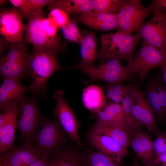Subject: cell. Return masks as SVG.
<instances>
[{
    "mask_svg": "<svg viewBox=\"0 0 166 166\" xmlns=\"http://www.w3.org/2000/svg\"><path fill=\"white\" fill-rule=\"evenodd\" d=\"M58 52L53 49H34L29 54L27 64L32 81L28 87V91L35 93L45 91L51 76L62 69L57 60Z\"/></svg>",
    "mask_w": 166,
    "mask_h": 166,
    "instance_id": "cell-1",
    "label": "cell"
},
{
    "mask_svg": "<svg viewBox=\"0 0 166 166\" xmlns=\"http://www.w3.org/2000/svg\"><path fill=\"white\" fill-rule=\"evenodd\" d=\"M136 34H125L117 30L101 34V48L97 58L102 63L112 59L125 60L129 62L134 54L136 45L141 38Z\"/></svg>",
    "mask_w": 166,
    "mask_h": 166,
    "instance_id": "cell-2",
    "label": "cell"
},
{
    "mask_svg": "<svg viewBox=\"0 0 166 166\" xmlns=\"http://www.w3.org/2000/svg\"><path fill=\"white\" fill-rule=\"evenodd\" d=\"M159 4V0H154L145 7L141 0H125L117 14V30L125 34L136 32L147 17L154 15Z\"/></svg>",
    "mask_w": 166,
    "mask_h": 166,
    "instance_id": "cell-3",
    "label": "cell"
},
{
    "mask_svg": "<svg viewBox=\"0 0 166 166\" xmlns=\"http://www.w3.org/2000/svg\"><path fill=\"white\" fill-rule=\"evenodd\" d=\"M71 68L80 70L88 77L89 81H101L107 84L121 83L130 80L133 75L127 67L121 64L120 60H108L97 65H86L77 62Z\"/></svg>",
    "mask_w": 166,
    "mask_h": 166,
    "instance_id": "cell-4",
    "label": "cell"
},
{
    "mask_svg": "<svg viewBox=\"0 0 166 166\" xmlns=\"http://www.w3.org/2000/svg\"><path fill=\"white\" fill-rule=\"evenodd\" d=\"M166 63V53L142 41L140 49L126 66L132 74L137 73L142 82L149 71Z\"/></svg>",
    "mask_w": 166,
    "mask_h": 166,
    "instance_id": "cell-5",
    "label": "cell"
},
{
    "mask_svg": "<svg viewBox=\"0 0 166 166\" xmlns=\"http://www.w3.org/2000/svg\"><path fill=\"white\" fill-rule=\"evenodd\" d=\"M153 16L135 32L142 41L166 53V11L160 2Z\"/></svg>",
    "mask_w": 166,
    "mask_h": 166,
    "instance_id": "cell-6",
    "label": "cell"
},
{
    "mask_svg": "<svg viewBox=\"0 0 166 166\" xmlns=\"http://www.w3.org/2000/svg\"><path fill=\"white\" fill-rule=\"evenodd\" d=\"M45 17L42 10L36 12L30 16L25 26V42L32 45L34 49L62 51L63 47L59 38H51L46 34L42 24Z\"/></svg>",
    "mask_w": 166,
    "mask_h": 166,
    "instance_id": "cell-7",
    "label": "cell"
},
{
    "mask_svg": "<svg viewBox=\"0 0 166 166\" xmlns=\"http://www.w3.org/2000/svg\"><path fill=\"white\" fill-rule=\"evenodd\" d=\"M127 87L132 98L131 113L133 119L140 124L145 126L150 132L157 136L161 132L156 124V115L144 94L135 85Z\"/></svg>",
    "mask_w": 166,
    "mask_h": 166,
    "instance_id": "cell-8",
    "label": "cell"
},
{
    "mask_svg": "<svg viewBox=\"0 0 166 166\" xmlns=\"http://www.w3.org/2000/svg\"><path fill=\"white\" fill-rule=\"evenodd\" d=\"M21 117L17 125L24 142H31L41 121V116L36 100L33 98L24 97L19 104Z\"/></svg>",
    "mask_w": 166,
    "mask_h": 166,
    "instance_id": "cell-9",
    "label": "cell"
},
{
    "mask_svg": "<svg viewBox=\"0 0 166 166\" xmlns=\"http://www.w3.org/2000/svg\"><path fill=\"white\" fill-rule=\"evenodd\" d=\"M56 101L53 112L66 133L79 146H82L78 132V124L75 115L64 97L63 91L57 90L53 95Z\"/></svg>",
    "mask_w": 166,
    "mask_h": 166,
    "instance_id": "cell-10",
    "label": "cell"
},
{
    "mask_svg": "<svg viewBox=\"0 0 166 166\" xmlns=\"http://www.w3.org/2000/svg\"><path fill=\"white\" fill-rule=\"evenodd\" d=\"M22 18L16 8L1 10L0 33L10 43L23 40L25 26Z\"/></svg>",
    "mask_w": 166,
    "mask_h": 166,
    "instance_id": "cell-11",
    "label": "cell"
},
{
    "mask_svg": "<svg viewBox=\"0 0 166 166\" xmlns=\"http://www.w3.org/2000/svg\"><path fill=\"white\" fill-rule=\"evenodd\" d=\"M34 136L36 144L35 146L42 154L49 156L60 144L62 133L57 122L46 121L44 122L41 130Z\"/></svg>",
    "mask_w": 166,
    "mask_h": 166,
    "instance_id": "cell-12",
    "label": "cell"
},
{
    "mask_svg": "<svg viewBox=\"0 0 166 166\" xmlns=\"http://www.w3.org/2000/svg\"><path fill=\"white\" fill-rule=\"evenodd\" d=\"M28 91V87L22 84L19 80L5 79L0 88V108L4 112L13 110L19 105Z\"/></svg>",
    "mask_w": 166,
    "mask_h": 166,
    "instance_id": "cell-13",
    "label": "cell"
},
{
    "mask_svg": "<svg viewBox=\"0 0 166 166\" xmlns=\"http://www.w3.org/2000/svg\"><path fill=\"white\" fill-rule=\"evenodd\" d=\"M89 137L91 144L99 152L111 157L120 164L122 165L123 159L129 155L127 149L108 136L90 134Z\"/></svg>",
    "mask_w": 166,
    "mask_h": 166,
    "instance_id": "cell-14",
    "label": "cell"
},
{
    "mask_svg": "<svg viewBox=\"0 0 166 166\" xmlns=\"http://www.w3.org/2000/svg\"><path fill=\"white\" fill-rule=\"evenodd\" d=\"M131 146L138 158L144 166H156V156L153 141L148 133L139 130L134 133Z\"/></svg>",
    "mask_w": 166,
    "mask_h": 166,
    "instance_id": "cell-15",
    "label": "cell"
},
{
    "mask_svg": "<svg viewBox=\"0 0 166 166\" xmlns=\"http://www.w3.org/2000/svg\"><path fill=\"white\" fill-rule=\"evenodd\" d=\"M31 142H24L21 146L13 148L2 154L14 166H30L42 154Z\"/></svg>",
    "mask_w": 166,
    "mask_h": 166,
    "instance_id": "cell-16",
    "label": "cell"
},
{
    "mask_svg": "<svg viewBox=\"0 0 166 166\" xmlns=\"http://www.w3.org/2000/svg\"><path fill=\"white\" fill-rule=\"evenodd\" d=\"M96 122L115 125L133 132L120 103L111 102L106 105L103 109L97 113Z\"/></svg>",
    "mask_w": 166,
    "mask_h": 166,
    "instance_id": "cell-17",
    "label": "cell"
},
{
    "mask_svg": "<svg viewBox=\"0 0 166 166\" xmlns=\"http://www.w3.org/2000/svg\"><path fill=\"white\" fill-rule=\"evenodd\" d=\"M90 134L108 136L126 149L130 143L131 133L123 128L115 125L96 122Z\"/></svg>",
    "mask_w": 166,
    "mask_h": 166,
    "instance_id": "cell-18",
    "label": "cell"
},
{
    "mask_svg": "<svg viewBox=\"0 0 166 166\" xmlns=\"http://www.w3.org/2000/svg\"><path fill=\"white\" fill-rule=\"evenodd\" d=\"M82 98L85 107L97 113L102 110L106 105L107 99L103 92L96 85H90L85 88Z\"/></svg>",
    "mask_w": 166,
    "mask_h": 166,
    "instance_id": "cell-19",
    "label": "cell"
},
{
    "mask_svg": "<svg viewBox=\"0 0 166 166\" xmlns=\"http://www.w3.org/2000/svg\"><path fill=\"white\" fill-rule=\"evenodd\" d=\"M48 6L49 10L58 8L69 15L88 12L93 8V0H51Z\"/></svg>",
    "mask_w": 166,
    "mask_h": 166,
    "instance_id": "cell-20",
    "label": "cell"
},
{
    "mask_svg": "<svg viewBox=\"0 0 166 166\" xmlns=\"http://www.w3.org/2000/svg\"><path fill=\"white\" fill-rule=\"evenodd\" d=\"M19 104L14 109L10 119L0 128V153L1 155L14 148Z\"/></svg>",
    "mask_w": 166,
    "mask_h": 166,
    "instance_id": "cell-21",
    "label": "cell"
},
{
    "mask_svg": "<svg viewBox=\"0 0 166 166\" xmlns=\"http://www.w3.org/2000/svg\"><path fill=\"white\" fill-rule=\"evenodd\" d=\"M0 74L2 79H12L20 80L30 75L26 62H12L0 58Z\"/></svg>",
    "mask_w": 166,
    "mask_h": 166,
    "instance_id": "cell-22",
    "label": "cell"
},
{
    "mask_svg": "<svg viewBox=\"0 0 166 166\" xmlns=\"http://www.w3.org/2000/svg\"><path fill=\"white\" fill-rule=\"evenodd\" d=\"M80 51L82 64L88 66L94 65L97 57V44L96 36L92 32L86 34L80 44Z\"/></svg>",
    "mask_w": 166,
    "mask_h": 166,
    "instance_id": "cell-23",
    "label": "cell"
},
{
    "mask_svg": "<svg viewBox=\"0 0 166 166\" xmlns=\"http://www.w3.org/2000/svg\"><path fill=\"white\" fill-rule=\"evenodd\" d=\"M29 54L23 39L16 42L10 43L7 53L0 58L12 62H26Z\"/></svg>",
    "mask_w": 166,
    "mask_h": 166,
    "instance_id": "cell-24",
    "label": "cell"
},
{
    "mask_svg": "<svg viewBox=\"0 0 166 166\" xmlns=\"http://www.w3.org/2000/svg\"><path fill=\"white\" fill-rule=\"evenodd\" d=\"M50 166H84L83 160L74 152L65 151L50 159Z\"/></svg>",
    "mask_w": 166,
    "mask_h": 166,
    "instance_id": "cell-25",
    "label": "cell"
},
{
    "mask_svg": "<svg viewBox=\"0 0 166 166\" xmlns=\"http://www.w3.org/2000/svg\"><path fill=\"white\" fill-rule=\"evenodd\" d=\"M125 0H93V11L109 14H117Z\"/></svg>",
    "mask_w": 166,
    "mask_h": 166,
    "instance_id": "cell-26",
    "label": "cell"
},
{
    "mask_svg": "<svg viewBox=\"0 0 166 166\" xmlns=\"http://www.w3.org/2000/svg\"><path fill=\"white\" fill-rule=\"evenodd\" d=\"M106 97L112 102L120 103L128 93V88L121 83L107 84L104 86Z\"/></svg>",
    "mask_w": 166,
    "mask_h": 166,
    "instance_id": "cell-27",
    "label": "cell"
},
{
    "mask_svg": "<svg viewBox=\"0 0 166 166\" xmlns=\"http://www.w3.org/2000/svg\"><path fill=\"white\" fill-rule=\"evenodd\" d=\"M51 0H26L23 6L17 8L22 18L28 20L34 13L42 10L43 8L48 5Z\"/></svg>",
    "mask_w": 166,
    "mask_h": 166,
    "instance_id": "cell-28",
    "label": "cell"
},
{
    "mask_svg": "<svg viewBox=\"0 0 166 166\" xmlns=\"http://www.w3.org/2000/svg\"><path fill=\"white\" fill-rule=\"evenodd\" d=\"M146 98L156 116L160 120L166 118V115L159 103L155 90L154 82L152 83L147 87L144 94Z\"/></svg>",
    "mask_w": 166,
    "mask_h": 166,
    "instance_id": "cell-29",
    "label": "cell"
},
{
    "mask_svg": "<svg viewBox=\"0 0 166 166\" xmlns=\"http://www.w3.org/2000/svg\"><path fill=\"white\" fill-rule=\"evenodd\" d=\"M83 161L84 166H122L111 157L100 152L91 153L86 161Z\"/></svg>",
    "mask_w": 166,
    "mask_h": 166,
    "instance_id": "cell-30",
    "label": "cell"
},
{
    "mask_svg": "<svg viewBox=\"0 0 166 166\" xmlns=\"http://www.w3.org/2000/svg\"><path fill=\"white\" fill-rule=\"evenodd\" d=\"M75 21L84 24L91 29L100 31H108L118 29L116 19L101 21L77 19Z\"/></svg>",
    "mask_w": 166,
    "mask_h": 166,
    "instance_id": "cell-31",
    "label": "cell"
},
{
    "mask_svg": "<svg viewBox=\"0 0 166 166\" xmlns=\"http://www.w3.org/2000/svg\"><path fill=\"white\" fill-rule=\"evenodd\" d=\"M132 101V96L128 91V93L127 95L124 97L121 102V105L128 120L129 126L133 132L135 133L136 131L140 130V124L135 120L132 114L131 109Z\"/></svg>",
    "mask_w": 166,
    "mask_h": 166,
    "instance_id": "cell-32",
    "label": "cell"
},
{
    "mask_svg": "<svg viewBox=\"0 0 166 166\" xmlns=\"http://www.w3.org/2000/svg\"><path fill=\"white\" fill-rule=\"evenodd\" d=\"M117 14H109L91 11L86 13L77 15L75 19H83L94 21H105L116 19Z\"/></svg>",
    "mask_w": 166,
    "mask_h": 166,
    "instance_id": "cell-33",
    "label": "cell"
},
{
    "mask_svg": "<svg viewBox=\"0 0 166 166\" xmlns=\"http://www.w3.org/2000/svg\"><path fill=\"white\" fill-rule=\"evenodd\" d=\"M49 10L48 17L56 22L59 28L68 23L70 20L69 15L64 11L57 8Z\"/></svg>",
    "mask_w": 166,
    "mask_h": 166,
    "instance_id": "cell-34",
    "label": "cell"
},
{
    "mask_svg": "<svg viewBox=\"0 0 166 166\" xmlns=\"http://www.w3.org/2000/svg\"><path fill=\"white\" fill-rule=\"evenodd\" d=\"M42 24L48 37L51 38H59L57 35V32L59 27L53 20L49 17H45L43 19Z\"/></svg>",
    "mask_w": 166,
    "mask_h": 166,
    "instance_id": "cell-35",
    "label": "cell"
},
{
    "mask_svg": "<svg viewBox=\"0 0 166 166\" xmlns=\"http://www.w3.org/2000/svg\"><path fill=\"white\" fill-rule=\"evenodd\" d=\"M155 90L160 105L166 115V86L160 81L154 82Z\"/></svg>",
    "mask_w": 166,
    "mask_h": 166,
    "instance_id": "cell-36",
    "label": "cell"
},
{
    "mask_svg": "<svg viewBox=\"0 0 166 166\" xmlns=\"http://www.w3.org/2000/svg\"><path fill=\"white\" fill-rule=\"evenodd\" d=\"M157 136L153 141V149L156 156L166 151V132H161Z\"/></svg>",
    "mask_w": 166,
    "mask_h": 166,
    "instance_id": "cell-37",
    "label": "cell"
},
{
    "mask_svg": "<svg viewBox=\"0 0 166 166\" xmlns=\"http://www.w3.org/2000/svg\"><path fill=\"white\" fill-rule=\"evenodd\" d=\"M64 37L67 41L80 45L81 41L72 32L67 25L60 28Z\"/></svg>",
    "mask_w": 166,
    "mask_h": 166,
    "instance_id": "cell-38",
    "label": "cell"
},
{
    "mask_svg": "<svg viewBox=\"0 0 166 166\" xmlns=\"http://www.w3.org/2000/svg\"><path fill=\"white\" fill-rule=\"evenodd\" d=\"M30 166H50L49 156L45 154L41 155Z\"/></svg>",
    "mask_w": 166,
    "mask_h": 166,
    "instance_id": "cell-39",
    "label": "cell"
},
{
    "mask_svg": "<svg viewBox=\"0 0 166 166\" xmlns=\"http://www.w3.org/2000/svg\"><path fill=\"white\" fill-rule=\"evenodd\" d=\"M67 25L72 32L81 41L83 36L81 33L75 21L73 20L70 19Z\"/></svg>",
    "mask_w": 166,
    "mask_h": 166,
    "instance_id": "cell-40",
    "label": "cell"
},
{
    "mask_svg": "<svg viewBox=\"0 0 166 166\" xmlns=\"http://www.w3.org/2000/svg\"><path fill=\"white\" fill-rule=\"evenodd\" d=\"M14 109L12 110L2 112L1 113L0 128L1 127L10 119L14 112Z\"/></svg>",
    "mask_w": 166,
    "mask_h": 166,
    "instance_id": "cell-41",
    "label": "cell"
},
{
    "mask_svg": "<svg viewBox=\"0 0 166 166\" xmlns=\"http://www.w3.org/2000/svg\"><path fill=\"white\" fill-rule=\"evenodd\" d=\"M156 163V165L166 166V151L157 156Z\"/></svg>",
    "mask_w": 166,
    "mask_h": 166,
    "instance_id": "cell-42",
    "label": "cell"
},
{
    "mask_svg": "<svg viewBox=\"0 0 166 166\" xmlns=\"http://www.w3.org/2000/svg\"><path fill=\"white\" fill-rule=\"evenodd\" d=\"M9 43L2 37H0V55L3 56V53L5 51L6 49L8 48Z\"/></svg>",
    "mask_w": 166,
    "mask_h": 166,
    "instance_id": "cell-43",
    "label": "cell"
},
{
    "mask_svg": "<svg viewBox=\"0 0 166 166\" xmlns=\"http://www.w3.org/2000/svg\"><path fill=\"white\" fill-rule=\"evenodd\" d=\"M26 1V0H10L9 2L14 6L19 8L22 6Z\"/></svg>",
    "mask_w": 166,
    "mask_h": 166,
    "instance_id": "cell-44",
    "label": "cell"
},
{
    "mask_svg": "<svg viewBox=\"0 0 166 166\" xmlns=\"http://www.w3.org/2000/svg\"><path fill=\"white\" fill-rule=\"evenodd\" d=\"M0 159V165L2 166H14L6 159L4 155H1Z\"/></svg>",
    "mask_w": 166,
    "mask_h": 166,
    "instance_id": "cell-45",
    "label": "cell"
},
{
    "mask_svg": "<svg viewBox=\"0 0 166 166\" xmlns=\"http://www.w3.org/2000/svg\"><path fill=\"white\" fill-rule=\"evenodd\" d=\"M160 67H161L162 72L164 83L166 86V63L162 64Z\"/></svg>",
    "mask_w": 166,
    "mask_h": 166,
    "instance_id": "cell-46",
    "label": "cell"
},
{
    "mask_svg": "<svg viewBox=\"0 0 166 166\" xmlns=\"http://www.w3.org/2000/svg\"><path fill=\"white\" fill-rule=\"evenodd\" d=\"M133 166H142L135 158H133Z\"/></svg>",
    "mask_w": 166,
    "mask_h": 166,
    "instance_id": "cell-47",
    "label": "cell"
},
{
    "mask_svg": "<svg viewBox=\"0 0 166 166\" xmlns=\"http://www.w3.org/2000/svg\"><path fill=\"white\" fill-rule=\"evenodd\" d=\"M9 0H0V6H4L7 3Z\"/></svg>",
    "mask_w": 166,
    "mask_h": 166,
    "instance_id": "cell-48",
    "label": "cell"
},
{
    "mask_svg": "<svg viewBox=\"0 0 166 166\" xmlns=\"http://www.w3.org/2000/svg\"><path fill=\"white\" fill-rule=\"evenodd\" d=\"M159 1L166 11V0H159Z\"/></svg>",
    "mask_w": 166,
    "mask_h": 166,
    "instance_id": "cell-49",
    "label": "cell"
}]
</instances>
